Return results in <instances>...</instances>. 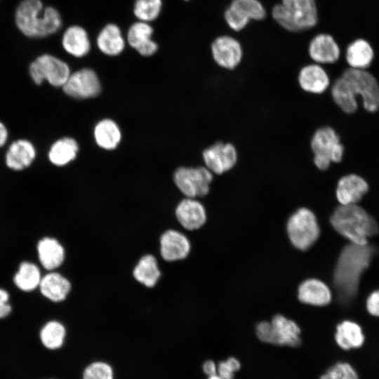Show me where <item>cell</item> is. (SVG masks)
<instances>
[{"label":"cell","mask_w":379,"mask_h":379,"mask_svg":"<svg viewBox=\"0 0 379 379\" xmlns=\"http://www.w3.org/2000/svg\"><path fill=\"white\" fill-rule=\"evenodd\" d=\"M241 366L239 359L230 357L217 364V373L221 379H234V373L240 370Z\"/></svg>","instance_id":"37"},{"label":"cell","mask_w":379,"mask_h":379,"mask_svg":"<svg viewBox=\"0 0 379 379\" xmlns=\"http://www.w3.org/2000/svg\"><path fill=\"white\" fill-rule=\"evenodd\" d=\"M82 379H114L112 366L102 361H95L84 370Z\"/></svg>","instance_id":"36"},{"label":"cell","mask_w":379,"mask_h":379,"mask_svg":"<svg viewBox=\"0 0 379 379\" xmlns=\"http://www.w3.org/2000/svg\"><path fill=\"white\" fill-rule=\"evenodd\" d=\"M214 179V175L204 166L195 167L181 166L173 175V180L178 190L189 198L206 196Z\"/></svg>","instance_id":"9"},{"label":"cell","mask_w":379,"mask_h":379,"mask_svg":"<svg viewBox=\"0 0 379 379\" xmlns=\"http://www.w3.org/2000/svg\"><path fill=\"white\" fill-rule=\"evenodd\" d=\"M29 72L36 84L46 80L55 87L63 86L71 74L69 67L65 62L48 54L42 55L33 61L29 65Z\"/></svg>","instance_id":"10"},{"label":"cell","mask_w":379,"mask_h":379,"mask_svg":"<svg viewBox=\"0 0 379 379\" xmlns=\"http://www.w3.org/2000/svg\"><path fill=\"white\" fill-rule=\"evenodd\" d=\"M312 163L320 171H327L332 163L342 161L344 146L335 130L329 126L317 128L310 140Z\"/></svg>","instance_id":"6"},{"label":"cell","mask_w":379,"mask_h":379,"mask_svg":"<svg viewBox=\"0 0 379 379\" xmlns=\"http://www.w3.org/2000/svg\"><path fill=\"white\" fill-rule=\"evenodd\" d=\"M62 45L67 53L76 58L86 56L91 50L88 34L79 25L70 26L65 31Z\"/></svg>","instance_id":"23"},{"label":"cell","mask_w":379,"mask_h":379,"mask_svg":"<svg viewBox=\"0 0 379 379\" xmlns=\"http://www.w3.org/2000/svg\"><path fill=\"white\" fill-rule=\"evenodd\" d=\"M298 299L303 303L325 306L331 300V293L323 281L317 279H309L300 285Z\"/></svg>","instance_id":"22"},{"label":"cell","mask_w":379,"mask_h":379,"mask_svg":"<svg viewBox=\"0 0 379 379\" xmlns=\"http://www.w3.org/2000/svg\"><path fill=\"white\" fill-rule=\"evenodd\" d=\"M368 185L361 176L351 173L341 177L335 190L336 198L341 205L356 204L368 192Z\"/></svg>","instance_id":"20"},{"label":"cell","mask_w":379,"mask_h":379,"mask_svg":"<svg viewBox=\"0 0 379 379\" xmlns=\"http://www.w3.org/2000/svg\"><path fill=\"white\" fill-rule=\"evenodd\" d=\"M175 213L178 222L188 230L200 228L207 218L205 207L195 198L186 197L180 201Z\"/></svg>","instance_id":"19"},{"label":"cell","mask_w":379,"mask_h":379,"mask_svg":"<svg viewBox=\"0 0 379 379\" xmlns=\"http://www.w3.org/2000/svg\"><path fill=\"white\" fill-rule=\"evenodd\" d=\"M217 364L213 360L208 359L202 364L203 372L207 377L217 374Z\"/></svg>","instance_id":"40"},{"label":"cell","mask_w":379,"mask_h":379,"mask_svg":"<svg viewBox=\"0 0 379 379\" xmlns=\"http://www.w3.org/2000/svg\"><path fill=\"white\" fill-rule=\"evenodd\" d=\"M15 23L27 36L44 37L60 29L62 18L55 8H44L41 0H23L17 8Z\"/></svg>","instance_id":"3"},{"label":"cell","mask_w":379,"mask_h":379,"mask_svg":"<svg viewBox=\"0 0 379 379\" xmlns=\"http://www.w3.org/2000/svg\"><path fill=\"white\" fill-rule=\"evenodd\" d=\"M93 135L97 145L107 150L115 149L121 139L119 126L110 119L100 121L94 128Z\"/></svg>","instance_id":"29"},{"label":"cell","mask_w":379,"mask_h":379,"mask_svg":"<svg viewBox=\"0 0 379 379\" xmlns=\"http://www.w3.org/2000/svg\"><path fill=\"white\" fill-rule=\"evenodd\" d=\"M331 93L335 105L346 114L357 109V95L361 97L367 111L374 112L379 109V84L366 69H345L333 84Z\"/></svg>","instance_id":"1"},{"label":"cell","mask_w":379,"mask_h":379,"mask_svg":"<svg viewBox=\"0 0 379 379\" xmlns=\"http://www.w3.org/2000/svg\"><path fill=\"white\" fill-rule=\"evenodd\" d=\"M319 379H359V376L350 364L338 361L321 375Z\"/></svg>","instance_id":"35"},{"label":"cell","mask_w":379,"mask_h":379,"mask_svg":"<svg viewBox=\"0 0 379 379\" xmlns=\"http://www.w3.org/2000/svg\"><path fill=\"white\" fill-rule=\"evenodd\" d=\"M297 81L300 88L312 95H321L330 86V77L319 64L312 62L302 66L298 74Z\"/></svg>","instance_id":"15"},{"label":"cell","mask_w":379,"mask_h":379,"mask_svg":"<svg viewBox=\"0 0 379 379\" xmlns=\"http://www.w3.org/2000/svg\"><path fill=\"white\" fill-rule=\"evenodd\" d=\"M207 379H221V378L217 373V374H215V375L208 376Z\"/></svg>","instance_id":"42"},{"label":"cell","mask_w":379,"mask_h":379,"mask_svg":"<svg viewBox=\"0 0 379 379\" xmlns=\"http://www.w3.org/2000/svg\"><path fill=\"white\" fill-rule=\"evenodd\" d=\"M36 157V149L33 144L27 140L14 141L6 154L7 166L15 171L27 168Z\"/></svg>","instance_id":"21"},{"label":"cell","mask_w":379,"mask_h":379,"mask_svg":"<svg viewBox=\"0 0 379 379\" xmlns=\"http://www.w3.org/2000/svg\"><path fill=\"white\" fill-rule=\"evenodd\" d=\"M204 166L213 175H222L234 169L239 161L236 145L230 141H216L202 152Z\"/></svg>","instance_id":"11"},{"label":"cell","mask_w":379,"mask_h":379,"mask_svg":"<svg viewBox=\"0 0 379 379\" xmlns=\"http://www.w3.org/2000/svg\"><path fill=\"white\" fill-rule=\"evenodd\" d=\"M374 53L370 44L362 39L350 43L345 51V59L350 67L358 69L368 68L373 59Z\"/></svg>","instance_id":"27"},{"label":"cell","mask_w":379,"mask_h":379,"mask_svg":"<svg viewBox=\"0 0 379 379\" xmlns=\"http://www.w3.org/2000/svg\"><path fill=\"white\" fill-rule=\"evenodd\" d=\"M185 1H188V0H185Z\"/></svg>","instance_id":"43"},{"label":"cell","mask_w":379,"mask_h":379,"mask_svg":"<svg viewBox=\"0 0 379 379\" xmlns=\"http://www.w3.org/2000/svg\"><path fill=\"white\" fill-rule=\"evenodd\" d=\"M366 307L371 314L379 317V290L373 292L368 296Z\"/></svg>","instance_id":"38"},{"label":"cell","mask_w":379,"mask_h":379,"mask_svg":"<svg viewBox=\"0 0 379 379\" xmlns=\"http://www.w3.org/2000/svg\"><path fill=\"white\" fill-rule=\"evenodd\" d=\"M162 8V0H135L133 13L139 21L149 22L156 20Z\"/></svg>","instance_id":"34"},{"label":"cell","mask_w":379,"mask_h":379,"mask_svg":"<svg viewBox=\"0 0 379 379\" xmlns=\"http://www.w3.org/2000/svg\"><path fill=\"white\" fill-rule=\"evenodd\" d=\"M39 286L44 296L56 302L64 300L71 290L69 281L58 272L45 275Z\"/></svg>","instance_id":"25"},{"label":"cell","mask_w":379,"mask_h":379,"mask_svg":"<svg viewBox=\"0 0 379 379\" xmlns=\"http://www.w3.org/2000/svg\"><path fill=\"white\" fill-rule=\"evenodd\" d=\"M8 299V293L6 290L0 288V319L8 316L11 311Z\"/></svg>","instance_id":"39"},{"label":"cell","mask_w":379,"mask_h":379,"mask_svg":"<svg viewBox=\"0 0 379 379\" xmlns=\"http://www.w3.org/2000/svg\"><path fill=\"white\" fill-rule=\"evenodd\" d=\"M287 232L292 244L301 251L311 247L319 236L320 230L314 213L301 207L288 218Z\"/></svg>","instance_id":"8"},{"label":"cell","mask_w":379,"mask_h":379,"mask_svg":"<svg viewBox=\"0 0 379 379\" xmlns=\"http://www.w3.org/2000/svg\"><path fill=\"white\" fill-rule=\"evenodd\" d=\"M335 340L344 350L359 348L364 343V335L360 326L351 321H344L336 327Z\"/></svg>","instance_id":"28"},{"label":"cell","mask_w":379,"mask_h":379,"mask_svg":"<svg viewBox=\"0 0 379 379\" xmlns=\"http://www.w3.org/2000/svg\"><path fill=\"white\" fill-rule=\"evenodd\" d=\"M8 138V131L6 126L0 121V147L6 142Z\"/></svg>","instance_id":"41"},{"label":"cell","mask_w":379,"mask_h":379,"mask_svg":"<svg viewBox=\"0 0 379 379\" xmlns=\"http://www.w3.org/2000/svg\"><path fill=\"white\" fill-rule=\"evenodd\" d=\"M159 244L161 256L167 262L186 258L191 249L190 242L187 237L175 230L164 232L160 237Z\"/></svg>","instance_id":"17"},{"label":"cell","mask_w":379,"mask_h":379,"mask_svg":"<svg viewBox=\"0 0 379 379\" xmlns=\"http://www.w3.org/2000/svg\"><path fill=\"white\" fill-rule=\"evenodd\" d=\"M39 260L43 267L48 270L60 267L65 259V250L58 240L44 237L37 245Z\"/></svg>","instance_id":"26"},{"label":"cell","mask_w":379,"mask_h":379,"mask_svg":"<svg viewBox=\"0 0 379 379\" xmlns=\"http://www.w3.org/2000/svg\"><path fill=\"white\" fill-rule=\"evenodd\" d=\"M272 17L288 32H305L318 23L317 5L315 0H281L273 6Z\"/></svg>","instance_id":"5"},{"label":"cell","mask_w":379,"mask_h":379,"mask_svg":"<svg viewBox=\"0 0 379 379\" xmlns=\"http://www.w3.org/2000/svg\"><path fill=\"white\" fill-rule=\"evenodd\" d=\"M66 335L65 326L57 321H51L44 325L40 332L43 345L48 349L56 350L62 347Z\"/></svg>","instance_id":"33"},{"label":"cell","mask_w":379,"mask_h":379,"mask_svg":"<svg viewBox=\"0 0 379 379\" xmlns=\"http://www.w3.org/2000/svg\"><path fill=\"white\" fill-rule=\"evenodd\" d=\"M266 16L267 11L259 0H232L224 12L225 21L234 32L243 30L251 20H262Z\"/></svg>","instance_id":"12"},{"label":"cell","mask_w":379,"mask_h":379,"mask_svg":"<svg viewBox=\"0 0 379 379\" xmlns=\"http://www.w3.org/2000/svg\"><path fill=\"white\" fill-rule=\"evenodd\" d=\"M211 52L217 65L229 71L235 69L244 57L240 41L227 34L220 35L213 39L211 44Z\"/></svg>","instance_id":"13"},{"label":"cell","mask_w":379,"mask_h":379,"mask_svg":"<svg viewBox=\"0 0 379 379\" xmlns=\"http://www.w3.org/2000/svg\"><path fill=\"white\" fill-rule=\"evenodd\" d=\"M257 337L262 342L279 346L298 347L301 331L293 320L277 314L271 322L262 321L256 326Z\"/></svg>","instance_id":"7"},{"label":"cell","mask_w":379,"mask_h":379,"mask_svg":"<svg viewBox=\"0 0 379 379\" xmlns=\"http://www.w3.org/2000/svg\"><path fill=\"white\" fill-rule=\"evenodd\" d=\"M78 151L79 145L74 139L62 138L52 145L48 152V159L53 164L62 166L73 161Z\"/></svg>","instance_id":"30"},{"label":"cell","mask_w":379,"mask_h":379,"mask_svg":"<svg viewBox=\"0 0 379 379\" xmlns=\"http://www.w3.org/2000/svg\"><path fill=\"white\" fill-rule=\"evenodd\" d=\"M97 46L105 55L116 56L123 52L126 46L120 27L114 23L106 25L98 33Z\"/></svg>","instance_id":"24"},{"label":"cell","mask_w":379,"mask_h":379,"mask_svg":"<svg viewBox=\"0 0 379 379\" xmlns=\"http://www.w3.org/2000/svg\"><path fill=\"white\" fill-rule=\"evenodd\" d=\"M133 275L135 280L146 287H154L161 277L156 258L147 254L142 256L135 267Z\"/></svg>","instance_id":"31"},{"label":"cell","mask_w":379,"mask_h":379,"mask_svg":"<svg viewBox=\"0 0 379 379\" xmlns=\"http://www.w3.org/2000/svg\"><path fill=\"white\" fill-rule=\"evenodd\" d=\"M373 250L368 245L353 243L341 251L333 274L334 287L341 303H348L356 295L360 277L369 265Z\"/></svg>","instance_id":"2"},{"label":"cell","mask_w":379,"mask_h":379,"mask_svg":"<svg viewBox=\"0 0 379 379\" xmlns=\"http://www.w3.org/2000/svg\"><path fill=\"white\" fill-rule=\"evenodd\" d=\"M330 221L339 234L357 245H367L368 239L378 231L375 220L357 204H340Z\"/></svg>","instance_id":"4"},{"label":"cell","mask_w":379,"mask_h":379,"mask_svg":"<svg viewBox=\"0 0 379 379\" xmlns=\"http://www.w3.org/2000/svg\"><path fill=\"white\" fill-rule=\"evenodd\" d=\"M307 52L313 62L321 65L335 63L340 56L338 43L331 34L326 33H319L311 39Z\"/></svg>","instance_id":"16"},{"label":"cell","mask_w":379,"mask_h":379,"mask_svg":"<svg viewBox=\"0 0 379 379\" xmlns=\"http://www.w3.org/2000/svg\"><path fill=\"white\" fill-rule=\"evenodd\" d=\"M62 88L64 92L72 98L87 99L100 94L101 84L93 69L82 68L70 74Z\"/></svg>","instance_id":"14"},{"label":"cell","mask_w":379,"mask_h":379,"mask_svg":"<svg viewBox=\"0 0 379 379\" xmlns=\"http://www.w3.org/2000/svg\"><path fill=\"white\" fill-rule=\"evenodd\" d=\"M153 33V27L149 22L138 21L128 28L126 40L140 55L152 56L158 50V44L152 38Z\"/></svg>","instance_id":"18"},{"label":"cell","mask_w":379,"mask_h":379,"mask_svg":"<svg viewBox=\"0 0 379 379\" xmlns=\"http://www.w3.org/2000/svg\"><path fill=\"white\" fill-rule=\"evenodd\" d=\"M41 274L38 267L34 263L22 262L14 276V283L20 290L32 291L39 286Z\"/></svg>","instance_id":"32"}]
</instances>
